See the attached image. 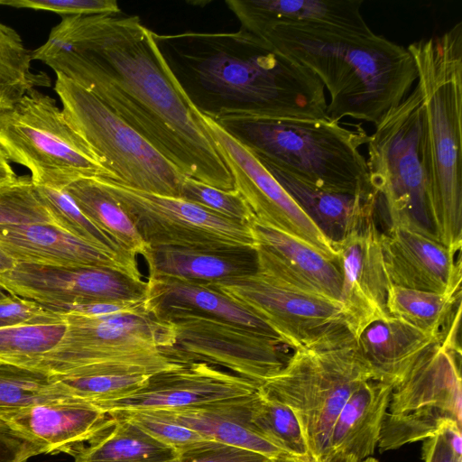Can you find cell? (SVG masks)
I'll return each mask as SVG.
<instances>
[{
	"instance_id": "1",
	"label": "cell",
	"mask_w": 462,
	"mask_h": 462,
	"mask_svg": "<svg viewBox=\"0 0 462 462\" xmlns=\"http://www.w3.org/2000/svg\"><path fill=\"white\" fill-rule=\"evenodd\" d=\"M155 34L121 12L64 16L32 56L94 94L184 176L234 189Z\"/></svg>"
},
{
	"instance_id": "2",
	"label": "cell",
	"mask_w": 462,
	"mask_h": 462,
	"mask_svg": "<svg viewBox=\"0 0 462 462\" xmlns=\"http://www.w3.org/2000/svg\"><path fill=\"white\" fill-rule=\"evenodd\" d=\"M183 35L192 46L184 48L169 35L156 37L176 51L206 97L208 106L201 111L204 114L211 117H326L328 102L322 82L263 38L241 29L230 33Z\"/></svg>"
},
{
	"instance_id": "3",
	"label": "cell",
	"mask_w": 462,
	"mask_h": 462,
	"mask_svg": "<svg viewBox=\"0 0 462 462\" xmlns=\"http://www.w3.org/2000/svg\"><path fill=\"white\" fill-rule=\"evenodd\" d=\"M253 34L318 77L329 94L326 118L333 122L352 117L376 125L417 81L407 48L373 31L282 24Z\"/></svg>"
},
{
	"instance_id": "4",
	"label": "cell",
	"mask_w": 462,
	"mask_h": 462,
	"mask_svg": "<svg viewBox=\"0 0 462 462\" xmlns=\"http://www.w3.org/2000/svg\"><path fill=\"white\" fill-rule=\"evenodd\" d=\"M407 50L422 97V154L435 232L457 254L462 245V22Z\"/></svg>"
},
{
	"instance_id": "5",
	"label": "cell",
	"mask_w": 462,
	"mask_h": 462,
	"mask_svg": "<svg viewBox=\"0 0 462 462\" xmlns=\"http://www.w3.org/2000/svg\"><path fill=\"white\" fill-rule=\"evenodd\" d=\"M211 117V116H210ZM213 118L263 164L316 188L346 194L374 190L360 147L370 135L318 119L220 116Z\"/></svg>"
},
{
	"instance_id": "6",
	"label": "cell",
	"mask_w": 462,
	"mask_h": 462,
	"mask_svg": "<svg viewBox=\"0 0 462 462\" xmlns=\"http://www.w3.org/2000/svg\"><path fill=\"white\" fill-rule=\"evenodd\" d=\"M373 379L356 342L296 349L260 387L294 413L313 462L324 458L332 426L351 393Z\"/></svg>"
},
{
	"instance_id": "7",
	"label": "cell",
	"mask_w": 462,
	"mask_h": 462,
	"mask_svg": "<svg viewBox=\"0 0 462 462\" xmlns=\"http://www.w3.org/2000/svg\"><path fill=\"white\" fill-rule=\"evenodd\" d=\"M422 97L416 84L375 125L366 143V164L370 183L387 211L391 226L438 241L422 154Z\"/></svg>"
},
{
	"instance_id": "8",
	"label": "cell",
	"mask_w": 462,
	"mask_h": 462,
	"mask_svg": "<svg viewBox=\"0 0 462 462\" xmlns=\"http://www.w3.org/2000/svg\"><path fill=\"white\" fill-rule=\"evenodd\" d=\"M67 328L41 371L61 376L87 366L121 374H145L171 369L161 351L170 344V326L148 309L107 316L61 314Z\"/></svg>"
},
{
	"instance_id": "9",
	"label": "cell",
	"mask_w": 462,
	"mask_h": 462,
	"mask_svg": "<svg viewBox=\"0 0 462 462\" xmlns=\"http://www.w3.org/2000/svg\"><path fill=\"white\" fill-rule=\"evenodd\" d=\"M65 118L107 178L150 193L179 197L184 175L88 89L56 74Z\"/></svg>"
},
{
	"instance_id": "10",
	"label": "cell",
	"mask_w": 462,
	"mask_h": 462,
	"mask_svg": "<svg viewBox=\"0 0 462 462\" xmlns=\"http://www.w3.org/2000/svg\"><path fill=\"white\" fill-rule=\"evenodd\" d=\"M0 147L30 170L35 185L65 189L82 178H107L55 99L36 88L0 111Z\"/></svg>"
},
{
	"instance_id": "11",
	"label": "cell",
	"mask_w": 462,
	"mask_h": 462,
	"mask_svg": "<svg viewBox=\"0 0 462 462\" xmlns=\"http://www.w3.org/2000/svg\"><path fill=\"white\" fill-rule=\"evenodd\" d=\"M451 425L462 426L461 347L447 333L392 388L377 447L393 450Z\"/></svg>"
},
{
	"instance_id": "12",
	"label": "cell",
	"mask_w": 462,
	"mask_h": 462,
	"mask_svg": "<svg viewBox=\"0 0 462 462\" xmlns=\"http://www.w3.org/2000/svg\"><path fill=\"white\" fill-rule=\"evenodd\" d=\"M211 285L262 319L294 350L356 340L340 301L292 288L257 270Z\"/></svg>"
},
{
	"instance_id": "13",
	"label": "cell",
	"mask_w": 462,
	"mask_h": 462,
	"mask_svg": "<svg viewBox=\"0 0 462 462\" xmlns=\"http://www.w3.org/2000/svg\"><path fill=\"white\" fill-rule=\"evenodd\" d=\"M152 314L170 326V344L161 351L173 364L202 362L262 384L285 363L280 351L283 344L255 329L184 310Z\"/></svg>"
},
{
	"instance_id": "14",
	"label": "cell",
	"mask_w": 462,
	"mask_h": 462,
	"mask_svg": "<svg viewBox=\"0 0 462 462\" xmlns=\"http://www.w3.org/2000/svg\"><path fill=\"white\" fill-rule=\"evenodd\" d=\"M125 210L148 246L253 247L251 225L219 216L180 197L146 192L93 177Z\"/></svg>"
},
{
	"instance_id": "15",
	"label": "cell",
	"mask_w": 462,
	"mask_h": 462,
	"mask_svg": "<svg viewBox=\"0 0 462 462\" xmlns=\"http://www.w3.org/2000/svg\"><path fill=\"white\" fill-rule=\"evenodd\" d=\"M190 106L213 141L233 178L235 189L250 208L254 220L309 244L337 263L335 245L260 161L192 101Z\"/></svg>"
},
{
	"instance_id": "16",
	"label": "cell",
	"mask_w": 462,
	"mask_h": 462,
	"mask_svg": "<svg viewBox=\"0 0 462 462\" xmlns=\"http://www.w3.org/2000/svg\"><path fill=\"white\" fill-rule=\"evenodd\" d=\"M0 284L12 295L55 313L68 305L143 301L147 293V281L98 266L16 263L12 271L0 277Z\"/></svg>"
},
{
	"instance_id": "17",
	"label": "cell",
	"mask_w": 462,
	"mask_h": 462,
	"mask_svg": "<svg viewBox=\"0 0 462 462\" xmlns=\"http://www.w3.org/2000/svg\"><path fill=\"white\" fill-rule=\"evenodd\" d=\"M376 206L361 215L334 244L342 277L340 302L355 339L370 323L390 316L386 309L389 282L381 233L374 221Z\"/></svg>"
},
{
	"instance_id": "18",
	"label": "cell",
	"mask_w": 462,
	"mask_h": 462,
	"mask_svg": "<svg viewBox=\"0 0 462 462\" xmlns=\"http://www.w3.org/2000/svg\"><path fill=\"white\" fill-rule=\"evenodd\" d=\"M259 386L217 366L197 362L153 374L133 393L95 405L107 413L175 411L249 394Z\"/></svg>"
},
{
	"instance_id": "19",
	"label": "cell",
	"mask_w": 462,
	"mask_h": 462,
	"mask_svg": "<svg viewBox=\"0 0 462 462\" xmlns=\"http://www.w3.org/2000/svg\"><path fill=\"white\" fill-rule=\"evenodd\" d=\"M390 284L442 294L461 295V261L439 241L414 231L390 226L381 234Z\"/></svg>"
},
{
	"instance_id": "20",
	"label": "cell",
	"mask_w": 462,
	"mask_h": 462,
	"mask_svg": "<svg viewBox=\"0 0 462 462\" xmlns=\"http://www.w3.org/2000/svg\"><path fill=\"white\" fill-rule=\"evenodd\" d=\"M113 420L97 405L72 397L39 402L5 420L37 445L42 454L65 453L71 457Z\"/></svg>"
},
{
	"instance_id": "21",
	"label": "cell",
	"mask_w": 462,
	"mask_h": 462,
	"mask_svg": "<svg viewBox=\"0 0 462 462\" xmlns=\"http://www.w3.org/2000/svg\"><path fill=\"white\" fill-rule=\"evenodd\" d=\"M257 271L292 288L340 301L338 264L309 244L254 219Z\"/></svg>"
},
{
	"instance_id": "22",
	"label": "cell",
	"mask_w": 462,
	"mask_h": 462,
	"mask_svg": "<svg viewBox=\"0 0 462 462\" xmlns=\"http://www.w3.org/2000/svg\"><path fill=\"white\" fill-rule=\"evenodd\" d=\"M0 247L16 263L108 267L143 280L141 273L51 223L1 226Z\"/></svg>"
},
{
	"instance_id": "23",
	"label": "cell",
	"mask_w": 462,
	"mask_h": 462,
	"mask_svg": "<svg viewBox=\"0 0 462 462\" xmlns=\"http://www.w3.org/2000/svg\"><path fill=\"white\" fill-rule=\"evenodd\" d=\"M240 29L259 33L276 25H327L360 32L372 30L362 0H227Z\"/></svg>"
},
{
	"instance_id": "24",
	"label": "cell",
	"mask_w": 462,
	"mask_h": 462,
	"mask_svg": "<svg viewBox=\"0 0 462 462\" xmlns=\"http://www.w3.org/2000/svg\"><path fill=\"white\" fill-rule=\"evenodd\" d=\"M258 389L245 395L160 411L206 439L257 452L274 459L291 458L266 439L253 422V409Z\"/></svg>"
},
{
	"instance_id": "25",
	"label": "cell",
	"mask_w": 462,
	"mask_h": 462,
	"mask_svg": "<svg viewBox=\"0 0 462 462\" xmlns=\"http://www.w3.org/2000/svg\"><path fill=\"white\" fill-rule=\"evenodd\" d=\"M149 276H164L203 283H218L256 272L253 247L195 248L148 246L143 256Z\"/></svg>"
},
{
	"instance_id": "26",
	"label": "cell",
	"mask_w": 462,
	"mask_h": 462,
	"mask_svg": "<svg viewBox=\"0 0 462 462\" xmlns=\"http://www.w3.org/2000/svg\"><path fill=\"white\" fill-rule=\"evenodd\" d=\"M447 333L427 334L400 319L389 316L366 326L356 342L372 371L373 379L393 387L420 356Z\"/></svg>"
},
{
	"instance_id": "27",
	"label": "cell",
	"mask_w": 462,
	"mask_h": 462,
	"mask_svg": "<svg viewBox=\"0 0 462 462\" xmlns=\"http://www.w3.org/2000/svg\"><path fill=\"white\" fill-rule=\"evenodd\" d=\"M392 388L370 379L351 393L332 426L322 461L334 455L352 457L358 462L372 457L378 445Z\"/></svg>"
},
{
	"instance_id": "28",
	"label": "cell",
	"mask_w": 462,
	"mask_h": 462,
	"mask_svg": "<svg viewBox=\"0 0 462 462\" xmlns=\"http://www.w3.org/2000/svg\"><path fill=\"white\" fill-rule=\"evenodd\" d=\"M145 302L151 313L167 309L194 311L255 329L283 344L262 319L208 283L149 276Z\"/></svg>"
},
{
	"instance_id": "29",
	"label": "cell",
	"mask_w": 462,
	"mask_h": 462,
	"mask_svg": "<svg viewBox=\"0 0 462 462\" xmlns=\"http://www.w3.org/2000/svg\"><path fill=\"white\" fill-rule=\"evenodd\" d=\"M263 165L333 245L361 215L376 206L378 194L375 190L356 194L328 191L308 185L273 166Z\"/></svg>"
},
{
	"instance_id": "30",
	"label": "cell",
	"mask_w": 462,
	"mask_h": 462,
	"mask_svg": "<svg viewBox=\"0 0 462 462\" xmlns=\"http://www.w3.org/2000/svg\"><path fill=\"white\" fill-rule=\"evenodd\" d=\"M112 424L73 457V462H166L177 452L133 421L113 416Z\"/></svg>"
},
{
	"instance_id": "31",
	"label": "cell",
	"mask_w": 462,
	"mask_h": 462,
	"mask_svg": "<svg viewBox=\"0 0 462 462\" xmlns=\"http://www.w3.org/2000/svg\"><path fill=\"white\" fill-rule=\"evenodd\" d=\"M82 213L125 251L144 255L148 245L121 206L93 178L77 180L65 188Z\"/></svg>"
},
{
	"instance_id": "32",
	"label": "cell",
	"mask_w": 462,
	"mask_h": 462,
	"mask_svg": "<svg viewBox=\"0 0 462 462\" xmlns=\"http://www.w3.org/2000/svg\"><path fill=\"white\" fill-rule=\"evenodd\" d=\"M386 309L400 319L430 335L448 331L461 310V295L442 294L389 283Z\"/></svg>"
},
{
	"instance_id": "33",
	"label": "cell",
	"mask_w": 462,
	"mask_h": 462,
	"mask_svg": "<svg viewBox=\"0 0 462 462\" xmlns=\"http://www.w3.org/2000/svg\"><path fill=\"white\" fill-rule=\"evenodd\" d=\"M67 328L60 320L34 321L0 327V362L41 371Z\"/></svg>"
},
{
	"instance_id": "34",
	"label": "cell",
	"mask_w": 462,
	"mask_h": 462,
	"mask_svg": "<svg viewBox=\"0 0 462 462\" xmlns=\"http://www.w3.org/2000/svg\"><path fill=\"white\" fill-rule=\"evenodd\" d=\"M33 185L55 226L140 273L136 256L125 251L116 240L89 220L65 189Z\"/></svg>"
},
{
	"instance_id": "35",
	"label": "cell",
	"mask_w": 462,
	"mask_h": 462,
	"mask_svg": "<svg viewBox=\"0 0 462 462\" xmlns=\"http://www.w3.org/2000/svg\"><path fill=\"white\" fill-rule=\"evenodd\" d=\"M32 51L20 34L0 22V111L11 107L38 86L50 85L44 74L32 71Z\"/></svg>"
},
{
	"instance_id": "36",
	"label": "cell",
	"mask_w": 462,
	"mask_h": 462,
	"mask_svg": "<svg viewBox=\"0 0 462 462\" xmlns=\"http://www.w3.org/2000/svg\"><path fill=\"white\" fill-rule=\"evenodd\" d=\"M68 397L55 375L0 362V420L36 403Z\"/></svg>"
},
{
	"instance_id": "37",
	"label": "cell",
	"mask_w": 462,
	"mask_h": 462,
	"mask_svg": "<svg viewBox=\"0 0 462 462\" xmlns=\"http://www.w3.org/2000/svg\"><path fill=\"white\" fill-rule=\"evenodd\" d=\"M252 418L257 430L273 445L297 461L313 462L294 413L260 386Z\"/></svg>"
},
{
	"instance_id": "38",
	"label": "cell",
	"mask_w": 462,
	"mask_h": 462,
	"mask_svg": "<svg viewBox=\"0 0 462 462\" xmlns=\"http://www.w3.org/2000/svg\"><path fill=\"white\" fill-rule=\"evenodd\" d=\"M149 376L96 373L56 377L68 396L97 404L133 393L142 386Z\"/></svg>"
},
{
	"instance_id": "39",
	"label": "cell",
	"mask_w": 462,
	"mask_h": 462,
	"mask_svg": "<svg viewBox=\"0 0 462 462\" xmlns=\"http://www.w3.org/2000/svg\"><path fill=\"white\" fill-rule=\"evenodd\" d=\"M30 223L54 224V221L31 176H19L15 181L0 186V226Z\"/></svg>"
},
{
	"instance_id": "40",
	"label": "cell",
	"mask_w": 462,
	"mask_h": 462,
	"mask_svg": "<svg viewBox=\"0 0 462 462\" xmlns=\"http://www.w3.org/2000/svg\"><path fill=\"white\" fill-rule=\"evenodd\" d=\"M179 197L242 224L251 225L254 219L250 208L235 189L226 190L184 176Z\"/></svg>"
},
{
	"instance_id": "41",
	"label": "cell",
	"mask_w": 462,
	"mask_h": 462,
	"mask_svg": "<svg viewBox=\"0 0 462 462\" xmlns=\"http://www.w3.org/2000/svg\"><path fill=\"white\" fill-rule=\"evenodd\" d=\"M110 415L127 419L177 453L203 440L201 435L160 411H115Z\"/></svg>"
},
{
	"instance_id": "42",
	"label": "cell",
	"mask_w": 462,
	"mask_h": 462,
	"mask_svg": "<svg viewBox=\"0 0 462 462\" xmlns=\"http://www.w3.org/2000/svg\"><path fill=\"white\" fill-rule=\"evenodd\" d=\"M275 459L251 450L203 439L166 462H274Z\"/></svg>"
},
{
	"instance_id": "43",
	"label": "cell",
	"mask_w": 462,
	"mask_h": 462,
	"mask_svg": "<svg viewBox=\"0 0 462 462\" xmlns=\"http://www.w3.org/2000/svg\"><path fill=\"white\" fill-rule=\"evenodd\" d=\"M0 5L14 8L50 11L61 17L121 12L116 0H0Z\"/></svg>"
},
{
	"instance_id": "44",
	"label": "cell",
	"mask_w": 462,
	"mask_h": 462,
	"mask_svg": "<svg viewBox=\"0 0 462 462\" xmlns=\"http://www.w3.org/2000/svg\"><path fill=\"white\" fill-rule=\"evenodd\" d=\"M461 433V427L451 425L423 440V462H462Z\"/></svg>"
},
{
	"instance_id": "45",
	"label": "cell",
	"mask_w": 462,
	"mask_h": 462,
	"mask_svg": "<svg viewBox=\"0 0 462 462\" xmlns=\"http://www.w3.org/2000/svg\"><path fill=\"white\" fill-rule=\"evenodd\" d=\"M60 319H62L61 314L50 311L36 302L14 295L0 300V327Z\"/></svg>"
},
{
	"instance_id": "46",
	"label": "cell",
	"mask_w": 462,
	"mask_h": 462,
	"mask_svg": "<svg viewBox=\"0 0 462 462\" xmlns=\"http://www.w3.org/2000/svg\"><path fill=\"white\" fill-rule=\"evenodd\" d=\"M41 448L0 420V462H29Z\"/></svg>"
},
{
	"instance_id": "47",
	"label": "cell",
	"mask_w": 462,
	"mask_h": 462,
	"mask_svg": "<svg viewBox=\"0 0 462 462\" xmlns=\"http://www.w3.org/2000/svg\"><path fill=\"white\" fill-rule=\"evenodd\" d=\"M10 161L0 147V186L15 181L19 176L13 170Z\"/></svg>"
},
{
	"instance_id": "48",
	"label": "cell",
	"mask_w": 462,
	"mask_h": 462,
	"mask_svg": "<svg viewBox=\"0 0 462 462\" xmlns=\"http://www.w3.org/2000/svg\"><path fill=\"white\" fill-rule=\"evenodd\" d=\"M15 264V260L0 247V277L12 271Z\"/></svg>"
},
{
	"instance_id": "49",
	"label": "cell",
	"mask_w": 462,
	"mask_h": 462,
	"mask_svg": "<svg viewBox=\"0 0 462 462\" xmlns=\"http://www.w3.org/2000/svg\"><path fill=\"white\" fill-rule=\"evenodd\" d=\"M322 462H358L352 457L334 455L326 457Z\"/></svg>"
},
{
	"instance_id": "50",
	"label": "cell",
	"mask_w": 462,
	"mask_h": 462,
	"mask_svg": "<svg viewBox=\"0 0 462 462\" xmlns=\"http://www.w3.org/2000/svg\"><path fill=\"white\" fill-rule=\"evenodd\" d=\"M12 294L8 292V291L0 284V300H5L11 297Z\"/></svg>"
},
{
	"instance_id": "51",
	"label": "cell",
	"mask_w": 462,
	"mask_h": 462,
	"mask_svg": "<svg viewBox=\"0 0 462 462\" xmlns=\"http://www.w3.org/2000/svg\"><path fill=\"white\" fill-rule=\"evenodd\" d=\"M274 462H300L291 458H277Z\"/></svg>"
},
{
	"instance_id": "52",
	"label": "cell",
	"mask_w": 462,
	"mask_h": 462,
	"mask_svg": "<svg viewBox=\"0 0 462 462\" xmlns=\"http://www.w3.org/2000/svg\"><path fill=\"white\" fill-rule=\"evenodd\" d=\"M362 462H379V461L377 459H375L374 457H370L365 458Z\"/></svg>"
}]
</instances>
